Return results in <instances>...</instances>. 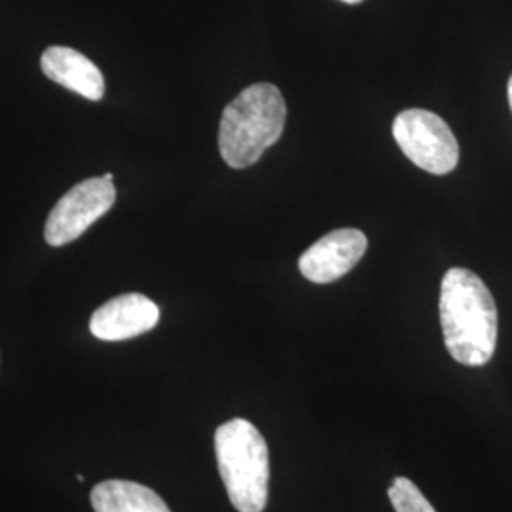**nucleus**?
Instances as JSON below:
<instances>
[{"instance_id": "nucleus-7", "label": "nucleus", "mask_w": 512, "mask_h": 512, "mask_svg": "<svg viewBox=\"0 0 512 512\" xmlns=\"http://www.w3.org/2000/svg\"><path fill=\"white\" fill-rule=\"evenodd\" d=\"M160 321L158 306L145 294H120L95 311L90 321L93 336L122 342L154 329Z\"/></svg>"}, {"instance_id": "nucleus-11", "label": "nucleus", "mask_w": 512, "mask_h": 512, "mask_svg": "<svg viewBox=\"0 0 512 512\" xmlns=\"http://www.w3.org/2000/svg\"><path fill=\"white\" fill-rule=\"evenodd\" d=\"M507 93H509V103H511V109H512V74H511V78H509V88H507Z\"/></svg>"}, {"instance_id": "nucleus-12", "label": "nucleus", "mask_w": 512, "mask_h": 512, "mask_svg": "<svg viewBox=\"0 0 512 512\" xmlns=\"http://www.w3.org/2000/svg\"><path fill=\"white\" fill-rule=\"evenodd\" d=\"M342 2H346V4H359V2H363V0H342Z\"/></svg>"}, {"instance_id": "nucleus-5", "label": "nucleus", "mask_w": 512, "mask_h": 512, "mask_svg": "<svg viewBox=\"0 0 512 512\" xmlns=\"http://www.w3.org/2000/svg\"><path fill=\"white\" fill-rule=\"evenodd\" d=\"M114 202L116 188L105 175L76 184L55 203L48 217L44 228L48 245L61 247L80 238L92 224L109 213Z\"/></svg>"}, {"instance_id": "nucleus-8", "label": "nucleus", "mask_w": 512, "mask_h": 512, "mask_svg": "<svg viewBox=\"0 0 512 512\" xmlns=\"http://www.w3.org/2000/svg\"><path fill=\"white\" fill-rule=\"evenodd\" d=\"M42 73L55 84L82 95L84 99L99 101L105 95V78L97 65L73 48L52 46L40 57Z\"/></svg>"}, {"instance_id": "nucleus-10", "label": "nucleus", "mask_w": 512, "mask_h": 512, "mask_svg": "<svg viewBox=\"0 0 512 512\" xmlns=\"http://www.w3.org/2000/svg\"><path fill=\"white\" fill-rule=\"evenodd\" d=\"M387 495L395 512H437L427 497L421 494L420 488L404 476L393 480Z\"/></svg>"}, {"instance_id": "nucleus-3", "label": "nucleus", "mask_w": 512, "mask_h": 512, "mask_svg": "<svg viewBox=\"0 0 512 512\" xmlns=\"http://www.w3.org/2000/svg\"><path fill=\"white\" fill-rule=\"evenodd\" d=\"M219 473L238 512H262L268 503L270 454L268 444L251 421L222 423L215 433Z\"/></svg>"}, {"instance_id": "nucleus-6", "label": "nucleus", "mask_w": 512, "mask_h": 512, "mask_svg": "<svg viewBox=\"0 0 512 512\" xmlns=\"http://www.w3.org/2000/svg\"><path fill=\"white\" fill-rule=\"evenodd\" d=\"M368 239L357 228H340L315 241L298 260L300 274L311 283H332L349 274L365 256Z\"/></svg>"}, {"instance_id": "nucleus-4", "label": "nucleus", "mask_w": 512, "mask_h": 512, "mask_svg": "<svg viewBox=\"0 0 512 512\" xmlns=\"http://www.w3.org/2000/svg\"><path fill=\"white\" fill-rule=\"evenodd\" d=\"M393 137L404 156L431 175H446L458 165V139L431 110L408 109L397 114Z\"/></svg>"}, {"instance_id": "nucleus-9", "label": "nucleus", "mask_w": 512, "mask_h": 512, "mask_svg": "<svg viewBox=\"0 0 512 512\" xmlns=\"http://www.w3.org/2000/svg\"><path fill=\"white\" fill-rule=\"evenodd\" d=\"M95 512H171L164 499L143 484L105 480L92 490Z\"/></svg>"}, {"instance_id": "nucleus-1", "label": "nucleus", "mask_w": 512, "mask_h": 512, "mask_svg": "<svg viewBox=\"0 0 512 512\" xmlns=\"http://www.w3.org/2000/svg\"><path fill=\"white\" fill-rule=\"evenodd\" d=\"M440 325L454 361L488 365L497 346V308L490 289L471 270L452 268L440 283Z\"/></svg>"}, {"instance_id": "nucleus-2", "label": "nucleus", "mask_w": 512, "mask_h": 512, "mask_svg": "<svg viewBox=\"0 0 512 512\" xmlns=\"http://www.w3.org/2000/svg\"><path fill=\"white\" fill-rule=\"evenodd\" d=\"M287 122V103L281 90L258 82L245 88L224 109L220 118L219 150L222 160L234 169L255 165L272 147Z\"/></svg>"}]
</instances>
